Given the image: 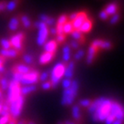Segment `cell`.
<instances>
[{
    "label": "cell",
    "instance_id": "6da1fadb",
    "mask_svg": "<svg viewBox=\"0 0 124 124\" xmlns=\"http://www.w3.org/2000/svg\"><path fill=\"white\" fill-rule=\"evenodd\" d=\"M113 101L105 97H99L91 102L88 107V111L92 115L94 122H104L107 116L110 113V107Z\"/></svg>",
    "mask_w": 124,
    "mask_h": 124
},
{
    "label": "cell",
    "instance_id": "7a4b0ae2",
    "mask_svg": "<svg viewBox=\"0 0 124 124\" xmlns=\"http://www.w3.org/2000/svg\"><path fill=\"white\" fill-rule=\"evenodd\" d=\"M79 89V84L78 80H72L71 86L68 89L64 90L62 93L61 104L62 105H72L74 103L75 97Z\"/></svg>",
    "mask_w": 124,
    "mask_h": 124
},
{
    "label": "cell",
    "instance_id": "3957f363",
    "mask_svg": "<svg viewBox=\"0 0 124 124\" xmlns=\"http://www.w3.org/2000/svg\"><path fill=\"white\" fill-rule=\"evenodd\" d=\"M65 69H66V65L62 62H58L53 67L50 74V83L53 88L57 87V85L60 84L62 77H64Z\"/></svg>",
    "mask_w": 124,
    "mask_h": 124
},
{
    "label": "cell",
    "instance_id": "277c9868",
    "mask_svg": "<svg viewBox=\"0 0 124 124\" xmlns=\"http://www.w3.org/2000/svg\"><path fill=\"white\" fill-rule=\"evenodd\" d=\"M24 97L20 96L17 99L12 101L11 103H9V113L10 116H12L13 119L18 118L21 116L22 110H23V105H24Z\"/></svg>",
    "mask_w": 124,
    "mask_h": 124
},
{
    "label": "cell",
    "instance_id": "5b68a950",
    "mask_svg": "<svg viewBox=\"0 0 124 124\" xmlns=\"http://www.w3.org/2000/svg\"><path fill=\"white\" fill-rule=\"evenodd\" d=\"M8 93H7V100H6V103L9 104L11 103L12 101L17 99L21 95V85L18 82H16L12 80L11 82L9 83V86H8Z\"/></svg>",
    "mask_w": 124,
    "mask_h": 124
},
{
    "label": "cell",
    "instance_id": "8992f818",
    "mask_svg": "<svg viewBox=\"0 0 124 124\" xmlns=\"http://www.w3.org/2000/svg\"><path fill=\"white\" fill-rule=\"evenodd\" d=\"M39 75H40V73L37 71L31 70L30 72H28L27 74H24V75L22 76L21 79L19 81L20 85H23V86L33 85H35L39 81Z\"/></svg>",
    "mask_w": 124,
    "mask_h": 124
},
{
    "label": "cell",
    "instance_id": "52a82bcc",
    "mask_svg": "<svg viewBox=\"0 0 124 124\" xmlns=\"http://www.w3.org/2000/svg\"><path fill=\"white\" fill-rule=\"evenodd\" d=\"M23 39H24V34L23 32H19V33L16 34L13 36H11L9 40L10 45H11V47H13L15 50H16L19 53V51H21L22 48H23Z\"/></svg>",
    "mask_w": 124,
    "mask_h": 124
},
{
    "label": "cell",
    "instance_id": "ba28073f",
    "mask_svg": "<svg viewBox=\"0 0 124 124\" xmlns=\"http://www.w3.org/2000/svg\"><path fill=\"white\" fill-rule=\"evenodd\" d=\"M109 114L114 116L116 120H123V108L120 103L113 102L110 107V113Z\"/></svg>",
    "mask_w": 124,
    "mask_h": 124
},
{
    "label": "cell",
    "instance_id": "9c48e42d",
    "mask_svg": "<svg viewBox=\"0 0 124 124\" xmlns=\"http://www.w3.org/2000/svg\"><path fill=\"white\" fill-rule=\"evenodd\" d=\"M48 29L47 26H45L43 28H41L38 29V35H37V44L40 46H42L47 41V38H48Z\"/></svg>",
    "mask_w": 124,
    "mask_h": 124
},
{
    "label": "cell",
    "instance_id": "30bf717a",
    "mask_svg": "<svg viewBox=\"0 0 124 124\" xmlns=\"http://www.w3.org/2000/svg\"><path fill=\"white\" fill-rule=\"evenodd\" d=\"M88 16H87V14L86 12L85 11H82V12H78V14L77 17L72 22V27H73L74 29H77L78 30L79 28L81 27V25L83 24V23L85 21V20L87 19Z\"/></svg>",
    "mask_w": 124,
    "mask_h": 124
},
{
    "label": "cell",
    "instance_id": "8fae6325",
    "mask_svg": "<svg viewBox=\"0 0 124 124\" xmlns=\"http://www.w3.org/2000/svg\"><path fill=\"white\" fill-rule=\"evenodd\" d=\"M74 67H75L74 61H70L67 66H66V69H65V72H64L65 78L72 79V78L73 77V73H74Z\"/></svg>",
    "mask_w": 124,
    "mask_h": 124
},
{
    "label": "cell",
    "instance_id": "7c38bea8",
    "mask_svg": "<svg viewBox=\"0 0 124 124\" xmlns=\"http://www.w3.org/2000/svg\"><path fill=\"white\" fill-rule=\"evenodd\" d=\"M43 46H44L45 52L54 54V53H55V51H56V49H57L58 44H57L56 41H54V40H51V41H46V43H45Z\"/></svg>",
    "mask_w": 124,
    "mask_h": 124
},
{
    "label": "cell",
    "instance_id": "4fadbf2b",
    "mask_svg": "<svg viewBox=\"0 0 124 124\" xmlns=\"http://www.w3.org/2000/svg\"><path fill=\"white\" fill-rule=\"evenodd\" d=\"M18 55V52L15 50L14 48H10L8 50H4V49H1L0 50V56H2L3 58H15Z\"/></svg>",
    "mask_w": 124,
    "mask_h": 124
},
{
    "label": "cell",
    "instance_id": "5bb4252c",
    "mask_svg": "<svg viewBox=\"0 0 124 124\" xmlns=\"http://www.w3.org/2000/svg\"><path fill=\"white\" fill-rule=\"evenodd\" d=\"M97 49L95 48L94 46H91L88 48V54H87V57H86V63L88 65H91L93 63L94 60L96 58V55H97Z\"/></svg>",
    "mask_w": 124,
    "mask_h": 124
},
{
    "label": "cell",
    "instance_id": "9a60e30c",
    "mask_svg": "<svg viewBox=\"0 0 124 124\" xmlns=\"http://www.w3.org/2000/svg\"><path fill=\"white\" fill-rule=\"evenodd\" d=\"M54 57V54L44 52L43 54H41V55L40 56V58H39V62H40V64H41V65L47 64V63L52 61Z\"/></svg>",
    "mask_w": 124,
    "mask_h": 124
},
{
    "label": "cell",
    "instance_id": "2e32d148",
    "mask_svg": "<svg viewBox=\"0 0 124 124\" xmlns=\"http://www.w3.org/2000/svg\"><path fill=\"white\" fill-rule=\"evenodd\" d=\"M92 25H93L92 20H91V18L88 17L87 19L85 20V21L83 23V24L81 25V27L79 28V29H78V30H79L82 34L88 33L89 31H91V28H92Z\"/></svg>",
    "mask_w": 124,
    "mask_h": 124
},
{
    "label": "cell",
    "instance_id": "e0dca14e",
    "mask_svg": "<svg viewBox=\"0 0 124 124\" xmlns=\"http://www.w3.org/2000/svg\"><path fill=\"white\" fill-rule=\"evenodd\" d=\"M31 71V67L27 65L24 64H18L15 66V72H18L21 75H24V74H27L28 72H29Z\"/></svg>",
    "mask_w": 124,
    "mask_h": 124
},
{
    "label": "cell",
    "instance_id": "ac0fdd59",
    "mask_svg": "<svg viewBox=\"0 0 124 124\" xmlns=\"http://www.w3.org/2000/svg\"><path fill=\"white\" fill-rule=\"evenodd\" d=\"M104 11L106 12L108 16H113L114 14L118 12V6H117L116 4H115V3L108 4V5L105 7Z\"/></svg>",
    "mask_w": 124,
    "mask_h": 124
},
{
    "label": "cell",
    "instance_id": "d6986e66",
    "mask_svg": "<svg viewBox=\"0 0 124 124\" xmlns=\"http://www.w3.org/2000/svg\"><path fill=\"white\" fill-rule=\"evenodd\" d=\"M62 58L64 62H69L71 59V47L69 45H65L63 46V50H62Z\"/></svg>",
    "mask_w": 124,
    "mask_h": 124
},
{
    "label": "cell",
    "instance_id": "ffe728a7",
    "mask_svg": "<svg viewBox=\"0 0 124 124\" xmlns=\"http://www.w3.org/2000/svg\"><path fill=\"white\" fill-rule=\"evenodd\" d=\"M36 91V86L35 85H25L23 87L21 88V95L23 97L24 96H27L30 93L34 92V91Z\"/></svg>",
    "mask_w": 124,
    "mask_h": 124
},
{
    "label": "cell",
    "instance_id": "44dd1931",
    "mask_svg": "<svg viewBox=\"0 0 124 124\" xmlns=\"http://www.w3.org/2000/svg\"><path fill=\"white\" fill-rule=\"evenodd\" d=\"M19 24H20V20L18 19L17 17H12L11 19H10V21L9 22V25H8V27H9L10 30L15 31L18 29Z\"/></svg>",
    "mask_w": 124,
    "mask_h": 124
},
{
    "label": "cell",
    "instance_id": "7402d4cb",
    "mask_svg": "<svg viewBox=\"0 0 124 124\" xmlns=\"http://www.w3.org/2000/svg\"><path fill=\"white\" fill-rule=\"evenodd\" d=\"M72 115L75 120H79L81 117V111H80V108L78 105H74L72 107Z\"/></svg>",
    "mask_w": 124,
    "mask_h": 124
},
{
    "label": "cell",
    "instance_id": "603a6c76",
    "mask_svg": "<svg viewBox=\"0 0 124 124\" xmlns=\"http://www.w3.org/2000/svg\"><path fill=\"white\" fill-rule=\"evenodd\" d=\"M21 23L22 24H23V26L24 28H26V29H29V28L31 27V25H32V23H31V20L29 19V16H27L23 15L21 16Z\"/></svg>",
    "mask_w": 124,
    "mask_h": 124
},
{
    "label": "cell",
    "instance_id": "cb8c5ba5",
    "mask_svg": "<svg viewBox=\"0 0 124 124\" xmlns=\"http://www.w3.org/2000/svg\"><path fill=\"white\" fill-rule=\"evenodd\" d=\"M71 35H72V38L75 40V41H84V36H83V34L80 32L79 30H77V29H74L72 31V33H71Z\"/></svg>",
    "mask_w": 124,
    "mask_h": 124
},
{
    "label": "cell",
    "instance_id": "d4e9b609",
    "mask_svg": "<svg viewBox=\"0 0 124 124\" xmlns=\"http://www.w3.org/2000/svg\"><path fill=\"white\" fill-rule=\"evenodd\" d=\"M73 30H74V29H73V27H72V24L71 22L68 21L67 23H66L64 25H63V33H64V35L71 34Z\"/></svg>",
    "mask_w": 124,
    "mask_h": 124
},
{
    "label": "cell",
    "instance_id": "484cf974",
    "mask_svg": "<svg viewBox=\"0 0 124 124\" xmlns=\"http://www.w3.org/2000/svg\"><path fill=\"white\" fill-rule=\"evenodd\" d=\"M18 3H19V0H10L8 4H6L5 10H9V11H12L16 8Z\"/></svg>",
    "mask_w": 124,
    "mask_h": 124
},
{
    "label": "cell",
    "instance_id": "4316f807",
    "mask_svg": "<svg viewBox=\"0 0 124 124\" xmlns=\"http://www.w3.org/2000/svg\"><path fill=\"white\" fill-rule=\"evenodd\" d=\"M0 45H1V46L3 47L2 49H4V50H8V49L11 48V45H10V41H9L8 39H5V38L1 39V40H0Z\"/></svg>",
    "mask_w": 124,
    "mask_h": 124
},
{
    "label": "cell",
    "instance_id": "83f0119b",
    "mask_svg": "<svg viewBox=\"0 0 124 124\" xmlns=\"http://www.w3.org/2000/svg\"><path fill=\"white\" fill-rule=\"evenodd\" d=\"M9 86V81L6 78H0V88L2 91H7Z\"/></svg>",
    "mask_w": 124,
    "mask_h": 124
},
{
    "label": "cell",
    "instance_id": "f1b7e54d",
    "mask_svg": "<svg viewBox=\"0 0 124 124\" xmlns=\"http://www.w3.org/2000/svg\"><path fill=\"white\" fill-rule=\"evenodd\" d=\"M120 17H121V15H120V13H118V12L114 14L113 16H111L110 20H109L110 24H116V23H117L119 22V20H120Z\"/></svg>",
    "mask_w": 124,
    "mask_h": 124
},
{
    "label": "cell",
    "instance_id": "f546056e",
    "mask_svg": "<svg viewBox=\"0 0 124 124\" xmlns=\"http://www.w3.org/2000/svg\"><path fill=\"white\" fill-rule=\"evenodd\" d=\"M67 22H68V17L66 15H61L60 17L58 18V20H57V23H58V24H60V25H64L65 23H67Z\"/></svg>",
    "mask_w": 124,
    "mask_h": 124
},
{
    "label": "cell",
    "instance_id": "4dcf8cb0",
    "mask_svg": "<svg viewBox=\"0 0 124 124\" xmlns=\"http://www.w3.org/2000/svg\"><path fill=\"white\" fill-rule=\"evenodd\" d=\"M23 60L28 66V65L32 64V63H33L34 59H33V57L31 56L30 54H24V55H23Z\"/></svg>",
    "mask_w": 124,
    "mask_h": 124
},
{
    "label": "cell",
    "instance_id": "1f68e13d",
    "mask_svg": "<svg viewBox=\"0 0 124 124\" xmlns=\"http://www.w3.org/2000/svg\"><path fill=\"white\" fill-rule=\"evenodd\" d=\"M112 47V44L111 42L108 41H103L102 45H101V49H104V50H109Z\"/></svg>",
    "mask_w": 124,
    "mask_h": 124
},
{
    "label": "cell",
    "instance_id": "d6a6232c",
    "mask_svg": "<svg viewBox=\"0 0 124 124\" xmlns=\"http://www.w3.org/2000/svg\"><path fill=\"white\" fill-rule=\"evenodd\" d=\"M71 84H72V80L71 79H68V78H64V79L62 80L61 82V85H62V87L64 90H66L71 86Z\"/></svg>",
    "mask_w": 124,
    "mask_h": 124
},
{
    "label": "cell",
    "instance_id": "836d02e7",
    "mask_svg": "<svg viewBox=\"0 0 124 124\" xmlns=\"http://www.w3.org/2000/svg\"><path fill=\"white\" fill-rule=\"evenodd\" d=\"M91 101L87 98L82 99V100L79 101V105L81 107H85V108H88L91 105Z\"/></svg>",
    "mask_w": 124,
    "mask_h": 124
},
{
    "label": "cell",
    "instance_id": "e575fe53",
    "mask_svg": "<svg viewBox=\"0 0 124 124\" xmlns=\"http://www.w3.org/2000/svg\"><path fill=\"white\" fill-rule=\"evenodd\" d=\"M84 55H85V51L82 50V49H79V50H78L77 53L74 54V59L76 60H80L84 57Z\"/></svg>",
    "mask_w": 124,
    "mask_h": 124
},
{
    "label": "cell",
    "instance_id": "d590c367",
    "mask_svg": "<svg viewBox=\"0 0 124 124\" xmlns=\"http://www.w3.org/2000/svg\"><path fill=\"white\" fill-rule=\"evenodd\" d=\"M48 76H49V74L47 72H41V73L39 75V80H41V82H46V79L48 78Z\"/></svg>",
    "mask_w": 124,
    "mask_h": 124
},
{
    "label": "cell",
    "instance_id": "8d00e7d4",
    "mask_svg": "<svg viewBox=\"0 0 124 124\" xmlns=\"http://www.w3.org/2000/svg\"><path fill=\"white\" fill-rule=\"evenodd\" d=\"M52 88V85H51L50 81H46V82H43L41 84V89L44 90V91H48Z\"/></svg>",
    "mask_w": 124,
    "mask_h": 124
},
{
    "label": "cell",
    "instance_id": "74e56055",
    "mask_svg": "<svg viewBox=\"0 0 124 124\" xmlns=\"http://www.w3.org/2000/svg\"><path fill=\"white\" fill-rule=\"evenodd\" d=\"M115 120H116V118H115V116H112V115H108V116L106 117V119L104 120V122L105 124H112L113 122H115Z\"/></svg>",
    "mask_w": 124,
    "mask_h": 124
},
{
    "label": "cell",
    "instance_id": "f35d334b",
    "mask_svg": "<svg viewBox=\"0 0 124 124\" xmlns=\"http://www.w3.org/2000/svg\"><path fill=\"white\" fill-rule=\"evenodd\" d=\"M22 76H23V75H21L20 73H18V72H15V71H14L13 74H12V80H13V81L18 82V83H19V81H20V79H21Z\"/></svg>",
    "mask_w": 124,
    "mask_h": 124
},
{
    "label": "cell",
    "instance_id": "ab89813d",
    "mask_svg": "<svg viewBox=\"0 0 124 124\" xmlns=\"http://www.w3.org/2000/svg\"><path fill=\"white\" fill-rule=\"evenodd\" d=\"M65 39H66V35H56V39H55L54 41H56L57 44H60V43L64 42Z\"/></svg>",
    "mask_w": 124,
    "mask_h": 124
},
{
    "label": "cell",
    "instance_id": "60d3db41",
    "mask_svg": "<svg viewBox=\"0 0 124 124\" xmlns=\"http://www.w3.org/2000/svg\"><path fill=\"white\" fill-rule=\"evenodd\" d=\"M69 46L71 48L78 49V47H79V43H78V41H75V40H72V41H71V42H70Z\"/></svg>",
    "mask_w": 124,
    "mask_h": 124
},
{
    "label": "cell",
    "instance_id": "b9f144b4",
    "mask_svg": "<svg viewBox=\"0 0 124 124\" xmlns=\"http://www.w3.org/2000/svg\"><path fill=\"white\" fill-rule=\"evenodd\" d=\"M10 116H0V124H7L10 121Z\"/></svg>",
    "mask_w": 124,
    "mask_h": 124
},
{
    "label": "cell",
    "instance_id": "7bdbcfd3",
    "mask_svg": "<svg viewBox=\"0 0 124 124\" xmlns=\"http://www.w3.org/2000/svg\"><path fill=\"white\" fill-rule=\"evenodd\" d=\"M55 29H56L57 35H64V33H63V25H60V24H58Z\"/></svg>",
    "mask_w": 124,
    "mask_h": 124
},
{
    "label": "cell",
    "instance_id": "ee69618b",
    "mask_svg": "<svg viewBox=\"0 0 124 124\" xmlns=\"http://www.w3.org/2000/svg\"><path fill=\"white\" fill-rule=\"evenodd\" d=\"M99 17H100V19H102V20H107L108 17V16L107 15V13L104 11V10H103L102 11H100V13H99Z\"/></svg>",
    "mask_w": 124,
    "mask_h": 124
},
{
    "label": "cell",
    "instance_id": "f6af8a7d",
    "mask_svg": "<svg viewBox=\"0 0 124 124\" xmlns=\"http://www.w3.org/2000/svg\"><path fill=\"white\" fill-rule=\"evenodd\" d=\"M78 14V12H72V14H70L69 16H67L68 20H69V22H71V23H72V22L73 21V20L75 19L76 17H77Z\"/></svg>",
    "mask_w": 124,
    "mask_h": 124
},
{
    "label": "cell",
    "instance_id": "bcb514c9",
    "mask_svg": "<svg viewBox=\"0 0 124 124\" xmlns=\"http://www.w3.org/2000/svg\"><path fill=\"white\" fill-rule=\"evenodd\" d=\"M5 7H6V3L4 1L0 2V11H3V10H5Z\"/></svg>",
    "mask_w": 124,
    "mask_h": 124
},
{
    "label": "cell",
    "instance_id": "7dc6e473",
    "mask_svg": "<svg viewBox=\"0 0 124 124\" xmlns=\"http://www.w3.org/2000/svg\"><path fill=\"white\" fill-rule=\"evenodd\" d=\"M48 33L52 35H57V32H56V29L55 28H51L50 29L48 30Z\"/></svg>",
    "mask_w": 124,
    "mask_h": 124
},
{
    "label": "cell",
    "instance_id": "c3c4849f",
    "mask_svg": "<svg viewBox=\"0 0 124 124\" xmlns=\"http://www.w3.org/2000/svg\"><path fill=\"white\" fill-rule=\"evenodd\" d=\"M7 124H16V122L15 119L10 118V121L8 122V123H7Z\"/></svg>",
    "mask_w": 124,
    "mask_h": 124
},
{
    "label": "cell",
    "instance_id": "681fc988",
    "mask_svg": "<svg viewBox=\"0 0 124 124\" xmlns=\"http://www.w3.org/2000/svg\"><path fill=\"white\" fill-rule=\"evenodd\" d=\"M4 58H3L2 56H0V66H4Z\"/></svg>",
    "mask_w": 124,
    "mask_h": 124
},
{
    "label": "cell",
    "instance_id": "f907efd6",
    "mask_svg": "<svg viewBox=\"0 0 124 124\" xmlns=\"http://www.w3.org/2000/svg\"><path fill=\"white\" fill-rule=\"evenodd\" d=\"M112 124H122V121L120 120H115V122Z\"/></svg>",
    "mask_w": 124,
    "mask_h": 124
},
{
    "label": "cell",
    "instance_id": "816d5d0a",
    "mask_svg": "<svg viewBox=\"0 0 124 124\" xmlns=\"http://www.w3.org/2000/svg\"><path fill=\"white\" fill-rule=\"evenodd\" d=\"M4 71H5V69H4V66H0V74L3 73V72H4Z\"/></svg>",
    "mask_w": 124,
    "mask_h": 124
},
{
    "label": "cell",
    "instance_id": "f5cc1de1",
    "mask_svg": "<svg viewBox=\"0 0 124 124\" xmlns=\"http://www.w3.org/2000/svg\"><path fill=\"white\" fill-rule=\"evenodd\" d=\"M65 124H76V123L73 122H72V121H66V122H65Z\"/></svg>",
    "mask_w": 124,
    "mask_h": 124
},
{
    "label": "cell",
    "instance_id": "db71d44e",
    "mask_svg": "<svg viewBox=\"0 0 124 124\" xmlns=\"http://www.w3.org/2000/svg\"><path fill=\"white\" fill-rule=\"evenodd\" d=\"M4 103V102H3V98L0 99V112H1V110H2V104Z\"/></svg>",
    "mask_w": 124,
    "mask_h": 124
},
{
    "label": "cell",
    "instance_id": "11a10c76",
    "mask_svg": "<svg viewBox=\"0 0 124 124\" xmlns=\"http://www.w3.org/2000/svg\"><path fill=\"white\" fill-rule=\"evenodd\" d=\"M16 124H26V123L24 121H21V122H16Z\"/></svg>",
    "mask_w": 124,
    "mask_h": 124
},
{
    "label": "cell",
    "instance_id": "9f6ffc18",
    "mask_svg": "<svg viewBox=\"0 0 124 124\" xmlns=\"http://www.w3.org/2000/svg\"><path fill=\"white\" fill-rule=\"evenodd\" d=\"M3 98V92L2 91H0V99H2Z\"/></svg>",
    "mask_w": 124,
    "mask_h": 124
},
{
    "label": "cell",
    "instance_id": "6f0895ef",
    "mask_svg": "<svg viewBox=\"0 0 124 124\" xmlns=\"http://www.w3.org/2000/svg\"><path fill=\"white\" fill-rule=\"evenodd\" d=\"M27 124H35V123H34L33 122H28Z\"/></svg>",
    "mask_w": 124,
    "mask_h": 124
},
{
    "label": "cell",
    "instance_id": "680465c9",
    "mask_svg": "<svg viewBox=\"0 0 124 124\" xmlns=\"http://www.w3.org/2000/svg\"><path fill=\"white\" fill-rule=\"evenodd\" d=\"M2 78V76H1V74H0V78Z\"/></svg>",
    "mask_w": 124,
    "mask_h": 124
},
{
    "label": "cell",
    "instance_id": "91938a15",
    "mask_svg": "<svg viewBox=\"0 0 124 124\" xmlns=\"http://www.w3.org/2000/svg\"><path fill=\"white\" fill-rule=\"evenodd\" d=\"M59 124H62V123H59Z\"/></svg>",
    "mask_w": 124,
    "mask_h": 124
}]
</instances>
